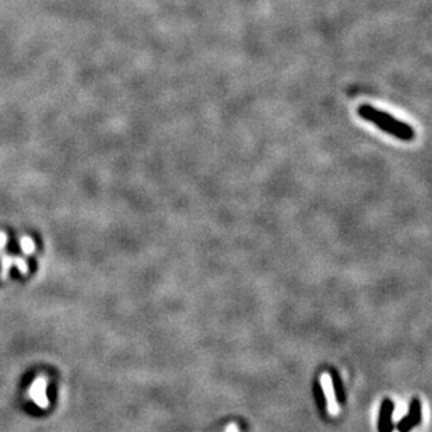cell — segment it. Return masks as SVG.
<instances>
[{
  "label": "cell",
  "mask_w": 432,
  "mask_h": 432,
  "mask_svg": "<svg viewBox=\"0 0 432 432\" xmlns=\"http://www.w3.org/2000/svg\"><path fill=\"white\" fill-rule=\"evenodd\" d=\"M421 423V403L418 399H413L409 409V414L397 424V430L400 432H409L414 427Z\"/></svg>",
  "instance_id": "1"
},
{
  "label": "cell",
  "mask_w": 432,
  "mask_h": 432,
  "mask_svg": "<svg viewBox=\"0 0 432 432\" xmlns=\"http://www.w3.org/2000/svg\"><path fill=\"white\" fill-rule=\"evenodd\" d=\"M393 402L390 399H385L379 413V424L378 430L379 432H392L393 424H392V416H393Z\"/></svg>",
  "instance_id": "2"
},
{
  "label": "cell",
  "mask_w": 432,
  "mask_h": 432,
  "mask_svg": "<svg viewBox=\"0 0 432 432\" xmlns=\"http://www.w3.org/2000/svg\"><path fill=\"white\" fill-rule=\"evenodd\" d=\"M323 381V385L326 388V396H327V403H329V411L332 414H336L337 413V403L334 400V393H333V386H332V382H330V378L327 375H323L322 378Z\"/></svg>",
  "instance_id": "3"
},
{
  "label": "cell",
  "mask_w": 432,
  "mask_h": 432,
  "mask_svg": "<svg viewBox=\"0 0 432 432\" xmlns=\"http://www.w3.org/2000/svg\"><path fill=\"white\" fill-rule=\"evenodd\" d=\"M332 386L334 388V392H336V397H337V402L339 403H344V392H343V383H341V379L339 374L336 371H332Z\"/></svg>",
  "instance_id": "4"
},
{
  "label": "cell",
  "mask_w": 432,
  "mask_h": 432,
  "mask_svg": "<svg viewBox=\"0 0 432 432\" xmlns=\"http://www.w3.org/2000/svg\"><path fill=\"white\" fill-rule=\"evenodd\" d=\"M315 396L318 400L319 409H325V396H323V392H322V388L319 383H315Z\"/></svg>",
  "instance_id": "5"
}]
</instances>
